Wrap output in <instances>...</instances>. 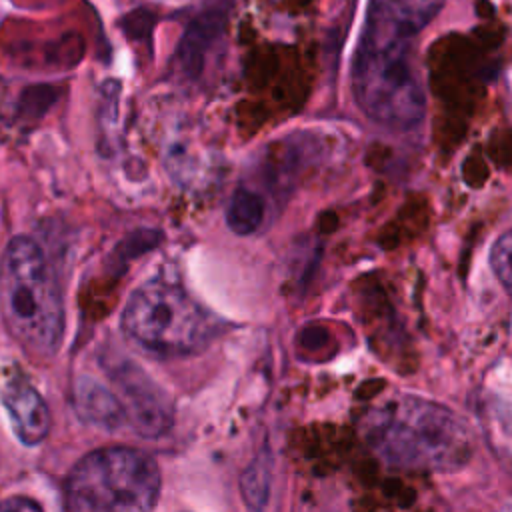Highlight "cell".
<instances>
[{"label": "cell", "instance_id": "1", "mask_svg": "<svg viewBox=\"0 0 512 512\" xmlns=\"http://www.w3.org/2000/svg\"><path fill=\"white\" fill-rule=\"evenodd\" d=\"M444 0H370L352 60L356 104L374 122L408 130L426 110L416 40Z\"/></svg>", "mask_w": 512, "mask_h": 512}, {"label": "cell", "instance_id": "2", "mask_svg": "<svg viewBox=\"0 0 512 512\" xmlns=\"http://www.w3.org/2000/svg\"><path fill=\"white\" fill-rule=\"evenodd\" d=\"M364 436L386 464L406 470H456L474 452L472 432L458 414L414 396L374 410Z\"/></svg>", "mask_w": 512, "mask_h": 512}, {"label": "cell", "instance_id": "3", "mask_svg": "<svg viewBox=\"0 0 512 512\" xmlns=\"http://www.w3.org/2000/svg\"><path fill=\"white\" fill-rule=\"evenodd\" d=\"M0 302L10 334L36 358H52L64 336V306L42 248L14 236L0 262Z\"/></svg>", "mask_w": 512, "mask_h": 512}, {"label": "cell", "instance_id": "4", "mask_svg": "<svg viewBox=\"0 0 512 512\" xmlns=\"http://www.w3.org/2000/svg\"><path fill=\"white\" fill-rule=\"evenodd\" d=\"M152 456L130 446L88 452L64 482V512H152L160 496Z\"/></svg>", "mask_w": 512, "mask_h": 512}, {"label": "cell", "instance_id": "5", "mask_svg": "<svg viewBox=\"0 0 512 512\" xmlns=\"http://www.w3.org/2000/svg\"><path fill=\"white\" fill-rule=\"evenodd\" d=\"M122 328L136 346L164 358L198 352L214 334L210 314L180 284L162 278L132 292Z\"/></svg>", "mask_w": 512, "mask_h": 512}, {"label": "cell", "instance_id": "6", "mask_svg": "<svg viewBox=\"0 0 512 512\" xmlns=\"http://www.w3.org/2000/svg\"><path fill=\"white\" fill-rule=\"evenodd\" d=\"M0 402L14 436L24 446H36L46 438L50 430V410L40 392L24 376H8L4 380Z\"/></svg>", "mask_w": 512, "mask_h": 512}, {"label": "cell", "instance_id": "7", "mask_svg": "<svg viewBox=\"0 0 512 512\" xmlns=\"http://www.w3.org/2000/svg\"><path fill=\"white\" fill-rule=\"evenodd\" d=\"M224 22V12L208 10L198 14L188 24L174 54V68L182 78L196 80L202 74L206 54L220 40L224 32Z\"/></svg>", "mask_w": 512, "mask_h": 512}, {"label": "cell", "instance_id": "8", "mask_svg": "<svg viewBox=\"0 0 512 512\" xmlns=\"http://www.w3.org/2000/svg\"><path fill=\"white\" fill-rule=\"evenodd\" d=\"M124 390L128 396L126 420H130L140 434L158 436L170 426V404L164 400L160 390L148 384L146 378L136 376V382H132L128 376H124Z\"/></svg>", "mask_w": 512, "mask_h": 512}, {"label": "cell", "instance_id": "9", "mask_svg": "<svg viewBox=\"0 0 512 512\" xmlns=\"http://www.w3.org/2000/svg\"><path fill=\"white\" fill-rule=\"evenodd\" d=\"M74 406L82 420L114 430L126 420L124 404L100 382L82 376L74 384Z\"/></svg>", "mask_w": 512, "mask_h": 512}, {"label": "cell", "instance_id": "10", "mask_svg": "<svg viewBox=\"0 0 512 512\" xmlns=\"http://www.w3.org/2000/svg\"><path fill=\"white\" fill-rule=\"evenodd\" d=\"M264 200L248 188H238L228 204L226 222L236 234H252L264 220Z\"/></svg>", "mask_w": 512, "mask_h": 512}, {"label": "cell", "instance_id": "11", "mask_svg": "<svg viewBox=\"0 0 512 512\" xmlns=\"http://www.w3.org/2000/svg\"><path fill=\"white\" fill-rule=\"evenodd\" d=\"M510 254H512V236L510 232H504L492 246L490 252V264L492 270L496 274V278L500 280V284L508 290L510 282H512V262H510Z\"/></svg>", "mask_w": 512, "mask_h": 512}, {"label": "cell", "instance_id": "12", "mask_svg": "<svg viewBox=\"0 0 512 512\" xmlns=\"http://www.w3.org/2000/svg\"><path fill=\"white\" fill-rule=\"evenodd\" d=\"M56 98H58V90L52 86L28 88L22 94V112H24V116L40 118L48 112V108L56 102Z\"/></svg>", "mask_w": 512, "mask_h": 512}, {"label": "cell", "instance_id": "13", "mask_svg": "<svg viewBox=\"0 0 512 512\" xmlns=\"http://www.w3.org/2000/svg\"><path fill=\"white\" fill-rule=\"evenodd\" d=\"M152 14L144 12V10H138V12H132L124 18V32L130 36V38H142L144 34L150 32L152 28Z\"/></svg>", "mask_w": 512, "mask_h": 512}, {"label": "cell", "instance_id": "14", "mask_svg": "<svg viewBox=\"0 0 512 512\" xmlns=\"http://www.w3.org/2000/svg\"><path fill=\"white\" fill-rule=\"evenodd\" d=\"M0 512H44L42 506L28 496H10L0 500Z\"/></svg>", "mask_w": 512, "mask_h": 512}]
</instances>
